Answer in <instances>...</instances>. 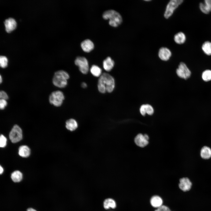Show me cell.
<instances>
[{
	"instance_id": "obj_1",
	"label": "cell",
	"mask_w": 211,
	"mask_h": 211,
	"mask_svg": "<svg viewBox=\"0 0 211 211\" xmlns=\"http://www.w3.org/2000/svg\"><path fill=\"white\" fill-rule=\"evenodd\" d=\"M115 85L114 78L109 74L104 73L98 79L97 86L99 91L104 93L106 92L109 93L113 92Z\"/></svg>"
},
{
	"instance_id": "obj_2",
	"label": "cell",
	"mask_w": 211,
	"mask_h": 211,
	"mask_svg": "<svg viewBox=\"0 0 211 211\" xmlns=\"http://www.w3.org/2000/svg\"><path fill=\"white\" fill-rule=\"evenodd\" d=\"M103 17L105 19H109V24L114 27H117L120 25L122 21L120 13L113 10H109L104 12Z\"/></svg>"
},
{
	"instance_id": "obj_3",
	"label": "cell",
	"mask_w": 211,
	"mask_h": 211,
	"mask_svg": "<svg viewBox=\"0 0 211 211\" xmlns=\"http://www.w3.org/2000/svg\"><path fill=\"white\" fill-rule=\"evenodd\" d=\"M69 76L67 72L63 70H59L56 72L52 79V83L56 87L60 88L65 87L67 84V80Z\"/></svg>"
},
{
	"instance_id": "obj_4",
	"label": "cell",
	"mask_w": 211,
	"mask_h": 211,
	"mask_svg": "<svg viewBox=\"0 0 211 211\" xmlns=\"http://www.w3.org/2000/svg\"><path fill=\"white\" fill-rule=\"evenodd\" d=\"M64 99L63 93L60 91H56L52 92L49 97L50 103L56 107L60 106Z\"/></svg>"
},
{
	"instance_id": "obj_5",
	"label": "cell",
	"mask_w": 211,
	"mask_h": 211,
	"mask_svg": "<svg viewBox=\"0 0 211 211\" xmlns=\"http://www.w3.org/2000/svg\"><path fill=\"white\" fill-rule=\"evenodd\" d=\"M183 2L182 0H171L168 3L164 14L166 19L170 18L173 14L174 11Z\"/></svg>"
},
{
	"instance_id": "obj_6",
	"label": "cell",
	"mask_w": 211,
	"mask_h": 211,
	"mask_svg": "<svg viewBox=\"0 0 211 211\" xmlns=\"http://www.w3.org/2000/svg\"><path fill=\"white\" fill-rule=\"evenodd\" d=\"M75 64L79 67L80 71L84 74H87L89 70V65L86 59L84 57H78L75 60Z\"/></svg>"
},
{
	"instance_id": "obj_7",
	"label": "cell",
	"mask_w": 211,
	"mask_h": 211,
	"mask_svg": "<svg viewBox=\"0 0 211 211\" xmlns=\"http://www.w3.org/2000/svg\"><path fill=\"white\" fill-rule=\"evenodd\" d=\"M9 137L13 143L18 142L22 139V130L18 126L15 125L13 127L9 133Z\"/></svg>"
},
{
	"instance_id": "obj_8",
	"label": "cell",
	"mask_w": 211,
	"mask_h": 211,
	"mask_svg": "<svg viewBox=\"0 0 211 211\" xmlns=\"http://www.w3.org/2000/svg\"><path fill=\"white\" fill-rule=\"evenodd\" d=\"M177 75L180 77L187 79L191 75V72L186 64L183 62H181L178 65V68L176 70Z\"/></svg>"
},
{
	"instance_id": "obj_9",
	"label": "cell",
	"mask_w": 211,
	"mask_h": 211,
	"mask_svg": "<svg viewBox=\"0 0 211 211\" xmlns=\"http://www.w3.org/2000/svg\"><path fill=\"white\" fill-rule=\"evenodd\" d=\"M149 137L147 134H138L135 137L134 142L135 144L141 147L146 146L149 143Z\"/></svg>"
},
{
	"instance_id": "obj_10",
	"label": "cell",
	"mask_w": 211,
	"mask_h": 211,
	"mask_svg": "<svg viewBox=\"0 0 211 211\" xmlns=\"http://www.w3.org/2000/svg\"><path fill=\"white\" fill-rule=\"evenodd\" d=\"M171 51L166 47H161L159 50L158 53V57L162 61L168 60L171 57Z\"/></svg>"
},
{
	"instance_id": "obj_11",
	"label": "cell",
	"mask_w": 211,
	"mask_h": 211,
	"mask_svg": "<svg viewBox=\"0 0 211 211\" xmlns=\"http://www.w3.org/2000/svg\"><path fill=\"white\" fill-rule=\"evenodd\" d=\"M179 186L181 189L184 191L189 190L191 188L192 183L190 180L187 178L180 179Z\"/></svg>"
},
{
	"instance_id": "obj_12",
	"label": "cell",
	"mask_w": 211,
	"mask_h": 211,
	"mask_svg": "<svg viewBox=\"0 0 211 211\" xmlns=\"http://www.w3.org/2000/svg\"><path fill=\"white\" fill-rule=\"evenodd\" d=\"M6 31L10 32L16 27V23L15 20L12 18L6 19L4 22Z\"/></svg>"
},
{
	"instance_id": "obj_13",
	"label": "cell",
	"mask_w": 211,
	"mask_h": 211,
	"mask_svg": "<svg viewBox=\"0 0 211 211\" xmlns=\"http://www.w3.org/2000/svg\"><path fill=\"white\" fill-rule=\"evenodd\" d=\"M139 111L141 114L143 116H144L147 114L151 115L154 113V109L152 106L149 104H145L142 105L139 109Z\"/></svg>"
},
{
	"instance_id": "obj_14",
	"label": "cell",
	"mask_w": 211,
	"mask_h": 211,
	"mask_svg": "<svg viewBox=\"0 0 211 211\" xmlns=\"http://www.w3.org/2000/svg\"><path fill=\"white\" fill-rule=\"evenodd\" d=\"M199 8L201 11L205 14H208L211 11V0H205L204 3H200Z\"/></svg>"
},
{
	"instance_id": "obj_15",
	"label": "cell",
	"mask_w": 211,
	"mask_h": 211,
	"mask_svg": "<svg viewBox=\"0 0 211 211\" xmlns=\"http://www.w3.org/2000/svg\"><path fill=\"white\" fill-rule=\"evenodd\" d=\"M81 45L82 50L86 52H90L94 47L93 43L89 39L84 40L81 42Z\"/></svg>"
},
{
	"instance_id": "obj_16",
	"label": "cell",
	"mask_w": 211,
	"mask_h": 211,
	"mask_svg": "<svg viewBox=\"0 0 211 211\" xmlns=\"http://www.w3.org/2000/svg\"><path fill=\"white\" fill-rule=\"evenodd\" d=\"M114 64V61L109 57H107L103 62V68L107 72L110 71L112 69Z\"/></svg>"
},
{
	"instance_id": "obj_17",
	"label": "cell",
	"mask_w": 211,
	"mask_h": 211,
	"mask_svg": "<svg viewBox=\"0 0 211 211\" xmlns=\"http://www.w3.org/2000/svg\"><path fill=\"white\" fill-rule=\"evenodd\" d=\"M150 203L153 207L158 208L162 205L163 200L161 198L157 195L152 196L150 200Z\"/></svg>"
},
{
	"instance_id": "obj_18",
	"label": "cell",
	"mask_w": 211,
	"mask_h": 211,
	"mask_svg": "<svg viewBox=\"0 0 211 211\" xmlns=\"http://www.w3.org/2000/svg\"><path fill=\"white\" fill-rule=\"evenodd\" d=\"M174 40L177 44H181L185 42L186 36L183 32H179L175 35L174 37Z\"/></svg>"
},
{
	"instance_id": "obj_19",
	"label": "cell",
	"mask_w": 211,
	"mask_h": 211,
	"mask_svg": "<svg viewBox=\"0 0 211 211\" xmlns=\"http://www.w3.org/2000/svg\"><path fill=\"white\" fill-rule=\"evenodd\" d=\"M66 127L69 130L73 131L77 128L78 123L75 120L73 119H70L66 122Z\"/></svg>"
},
{
	"instance_id": "obj_20",
	"label": "cell",
	"mask_w": 211,
	"mask_h": 211,
	"mask_svg": "<svg viewBox=\"0 0 211 211\" xmlns=\"http://www.w3.org/2000/svg\"><path fill=\"white\" fill-rule=\"evenodd\" d=\"M18 154L23 157H27L30 154V149L26 145L21 146L19 149Z\"/></svg>"
},
{
	"instance_id": "obj_21",
	"label": "cell",
	"mask_w": 211,
	"mask_h": 211,
	"mask_svg": "<svg viewBox=\"0 0 211 211\" xmlns=\"http://www.w3.org/2000/svg\"><path fill=\"white\" fill-rule=\"evenodd\" d=\"M200 155L204 159L210 158L211 157V149L207 146L203 147L200 151Z\"/></svg>"
},
{
	"instance_id": "obj_22",
	"label": "cell",
	"mask_w": 211,
	"mask_h": 211,
	"mask_svg": "<svg viewBox=\"0 0 211 211\" xmlns=\"http://www.w3.org/2000/svg\"><path fill=\"white\" fill-rule=\"evenodd\" d=\"M116 203L115 200L111 198L106 199L103 202V206L105 209H108L110 207L114 209L116 207Z\"/></svg>"
},
{
	"instance_id": "obj_23",
	"label": "cell",
	"mask_w": 211,
	"mask_h": 211,
	"mask_svg": "<svg viewBox=\"0 0 211 211\" xmlns=\"http://www.w3.org/2000/svg\"><path fill=\"white\" fill-rule=\"evenodd\" d=\"M90 71L92 75L96 77H100L102 74L101 69L95 65H93L91 66Z\"/></svg>"
},
{
	"instance_id": "obj_24",
	"label": "cell",
	"mask_w": 211,
	"mask_h": 211,
	"mask_svg": "<svg viewBox=\"0 0 211 211\" xmlns=\"http://www.w3.org/2000/svg\"><path fill=\"white\" fill-rule=\"evenodd\" d=\"M11 178L13 182H18L22 180L23 178V175L19 171H16L12 173Z\"/></svg>"
},
{
	"instance_id": "obj_25",
	"label": "cell",
	"mask_w": 211,
	"mask_h": 211,
	"mask_svg": "<svg viewBox=\"0 0 211 211\" xmlns=\"http://www.w3.org/2000/svg\"><path fill=\"white\" fill-rule=\"evenodd\" d=\"M202 50L206 55H211V42L207 41L205 42L202 47Z\"/></svg>"
},
{
	"instance_id": "obj_26",
	"label": "cell",
	"mask_w": 211,
	"mask_h": 211,
	"mask_svg": "<svg viewBox=\"0 0 211 211\" xmlns=\"http://www.w3.org/2000/svg\"><path fill=\"white\" fill-rule=\"evenodd\" d=\"M202 77L204 81H208L211 80V70H207L203 73Z\"/></svg>"
},
{
	"instance_id": "obj_27",
	"label": "cell",
	"mask_w": 211,
	"mask_h": 211,
	"mask_svg": "<svg viewBox=\"0 0 211 211\" xmlns=\"http://www.w3.org/2000/svg\"><path fill=\"white\" fill-rule=\"evenodd\" d=\"M8 59L6 57L4 56L0 57V65L3 68H5L7 65Z\"/></svg>"
},
{
	"instance_id": "obj_28",
	"label": "cell",
	"mask_w": 211,
	"mask_h": 211,
	"mask_svg": "<svg viewBox=\"0 0 211 211\" xmlns=\"http://www.w3.org/2000/svg\"><path fill=\"white\" fill-rule=\"evenodd\" d=\"M7 139L3 135H1L0 136V146L1 147H4L6 144Z\"/></svg>"
},
{
	"instance_id": "obj_29",
	"label": "cell",
	"mask_w": 211,
	"mask_h": 211,
	"mask_svg": "<svg viewBox=\"0 0 211 211\" xmlns=\"http://www.w3.org/2000/svg\"><path fill=\"white\" fill-rule=\"evenodd\" d=\"M7 104L6 100L1 99L0 100V108L1 110L4 109Z\"/></svg>"
},
{
	"instance_id": "obj_30",
	"label": "cell",
	"mask_w": 211,
	"mask_h": 211,
	"mask_svg": "<svg viewBox=\"0 0 211 211\" xmlns=\"http://www.w3.org/2000/svg\"><path fill=\"white\" fill-rule=\"evenodd\" d=\"M155 211H171L169 208L165 205H162L158 208Z\"/></svg>"
},
{
	"instance_id": "obj_31",
	"label": "cell",
	"mask_w": 211,
	"mask_h": 211,
	"mask_svg": "<svg viewBox=\"0 0 211 211\" xmlns=\"http://www.w3.org/2000/svg\"><path fill=\"white\" fill-rule=\"evenodd\" d=\"M0 98L1 99L6 100L8 98V96L5 91H1L0 92Z\"/></svg>"
},
{
	"instance_id": "obj_32",
	"label": "cell",
	"mask_w": 211,
	"mask_h": 211,
	"mask_svg": "<svg viewBox=\"0 0 211 211\" xmlns=\"http://www.w3.org/2000/svg\"><path fill=\"white\" fill-rule=\"evenodd\" d=\"M81 86L82 88H85L87 87V85L86 83L83 82L81 84Z\"/></svg>"
},
{
	"instance_id": "obj_33",
	"label": "cell",
	"mask_w": 211,
	"mask_h": 211,
	"mask_svg": "<svg viewBox=\"0 0 211 211\" xmlns=\"http://www.w3.org/2000/svg\"><path fill=\"white\" fill-rule=\"evenodd\" d=\"M27 211H37L35 209L31 208H30L27 209Z\"/></svg>"
},
{
	"instance_id": "obj_34",
	"label": "cell",
	"mask_w": 211,
	"mask_h": 211,
	"mask_svg": "<svg viewBox=\"0 0 211 211\" xmlns=\"http://www.w3.org/2000/svg\"><path fill=\"white\" fill-rule=\"evenodd\" d=\"M4 169L1 166L0 167V173L1 174L3 172Z\"/></svg>"
},
{
	"instance_id": "obj_35",
	"label": "cell",
	"mask_w": 211,
	"mask_h": 211,
	"mask_svg": "<svg viewBox=\"0 0 211 211\" xmlns=\"http://www.w3.org/2000/svg\"><path fill=\"white\" fill-rule=\"evenodd\" d=\"M0 83H1L2 82V77H1V75H0Z\"/></svg>"
},
{
	"instance_id": "obj_36",
	"label": "cell",
	"mask_w": 211,
	"mask_h": 211,
	"mask_svg": "<svg viewBox=\"0 0 211 211\" xmlns=\"http://www.w3.org/2000/svg\"><path fill=\"white\" fill-rule=\"evenodd\" d=\"M150 1V0H146V1Z\"/></svg>"
}]
</instances>
